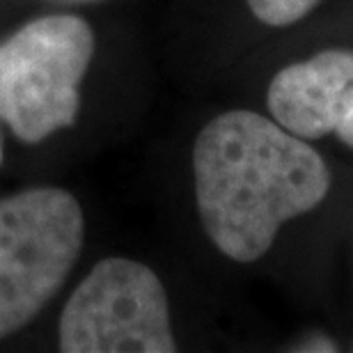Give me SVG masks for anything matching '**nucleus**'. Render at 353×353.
<instances>
[{
    "instance_id": "f257e3e1",
    "label": "nucleus",
    "mask_w": 353,
    "mask_h": 353,
    "mask_svg": "<svg viewBox=\"0 0 353 353\" xmlns=\"http://www.w3.org/2000/svg\"><path fill=\"white\" fill-rule=\"evenodd\" d=\"M193 174L204 232L241 264L264 257L282 225L316 209L330 190L314 147L252 110H228L204 126Z\"/></svg>"
},
{
    "instance_id": "f03ea898",
    "label": "nucleus",
    "mask_w": 353,
    "mask_h": 353,
    "mask_svg": "<svg viewBox=\"0 0 353 353\" xmlns=\"http://www.w3.org/2000/svg\"><path fill=\"white\" fill-rule=\"evenodd\" d=\"M94 34L81 17L30 21L0 44V117L23 143L74 124Z\"/></svg>"
},
{
    "instance_id": "7ed1b4c3",
    "label": "nucleus",
    "mask_w": 353,
    "mask_h": 353,
    "mask_svg": "<svg viewBox=\"0 0 353 353\" xmlns=\"http://www.w3.org/2000/svg\"><path fill=\"white\" fill-rule=\"evenodd\" d=\"M85 218L62 188L0 200V340L28 326L65 285L81 255Z\"/></svg>"
},
{
    "instance_id": "20e7f679",
    "label": "nucleus",
    "mask_w": 353,
    "mask_h": 353,
    "mask_svg": "<svg viewBox=\"0 0 353 353\" xmlns=\"http://www.w3.org/2000/svg\"><path fill=\"white\" fill-rule=\"evenodd\" d=\"M65 353H172L170 307L159 275L124 257L99 262L60 316Z\"/></svg>"
},
{
    "instance_id": "39448f33",
    "label": "nucleus",
    "mask_w": 353,
    "mask_h": 353,
    "mask_svg": "<svg viewBox=\"0 0 353 353\" xmlns=\"http://www.w3.org/2000/svg\"><path fill=\"white\" fill-rule=\"evenodd\" d=\"M271 117L303 140L335 133L353 150V51L326 48L273 76Z\"/></svg>"
},
{
    "instance_id": "423d86ee",
    "label": "nucleus",
    "mask_w": 353,
    "mask_h": 353,
    "mask_svg": "<svg viewBox=\"0 0 353 353\" xmlns=\"http://www.w3.org/2000/svg\"><path fill=\"white\" fill-rule=\"evenodd\" d=\"M252 17L271 28H287L305 19L321 0H245Z\"/></svg>"
},
{
    "instance_id": "0eeeda50",
    "label": "nucleus",
    "mask_w": 353,
    "mask_h": 353,
    "mask_svg": "<svg viewBox=\"0 0 353 353\" xmlns=\"http://www.w3.org/2000/svg\"><path fill=\"white\" fill-rule=\"evenodd\" d=\"M58 3H74V5H83V3H97V0H58Z\"/></svg>"
},
{
    "instance_id": "6e6552de",
    "label": "nucleus",
    "mask_w": 353,
    "mask_h": 353,
    "mask_svg": "<svg viewBox=\"0 0 353 353\" xmlns=\"http://www.w3.org/2000/svg\"><path fill=\"white\" fill-rule=\"evenodd\" d=\"M0 163H3V138H0Z\"/></svg>"
}]
</instances>
